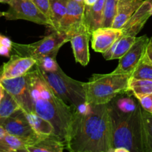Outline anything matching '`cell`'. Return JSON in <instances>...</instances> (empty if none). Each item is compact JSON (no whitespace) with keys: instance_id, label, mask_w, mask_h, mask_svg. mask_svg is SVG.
<instances>
[{"instance_id":"obj_3","label":"cell","mask_w":152,"mask_h":152,"mask_svg":"<svg viewBox=\"0 0 152 152\" xmlns=\"http://www.w3.org/2000/svg\"><path fill=\"white\" fill-rule=\"evenodd\" d=\"M108 105L112 125L113 148L122 147L129 152H144L140 104L132 113L121 112L112 102Z\"/></svg>"},{"instance_id":"obj_29","label":"cell","mask_w":152,"mask_h":152,"mask_svg":"<svg viewBox=\"0 0 152 152\" xmlns=\"http://www.w3.org/2000/svg\"><path fill=\"white\" fill-rule=\"evenodd\" d=\"M56 55H50L43 57L37 62L36 65L45 71H56L59 68L56 62Z\"/></svg>"},{"instance_id":"obj_14","label":"cell","mask_w":152,"mask_h":152,"mask_svg":"<svg viewBox=\"0 0 152 152\" xmlns=\"http://www.w3.org/2000/svg\"><path fill=\"white\" fill-rule=\"evenodd\" d=\"M122 35V28H114L112 27L98 28L93 31L91 35L92 48L95 52L104 53Z\"/></svg>"},{"instance_id":"obj_37","label":"cell","mask_w":152,"mask_h":152,"mask_svg":"<svg viewBox=\"0 0 152 152\" xmlns=\"http://www.w3.org/2000/svg\"><path fill=\"white\" fill-rule=\"evenodd\" d=\"M11 0H0V2H2V3H6V4H8L10 2Z\"/></svg>"},{"instance_id":"obj_5","label":"cell","mask_w":152,"mask_h":152,"mask_svg":"<svg viewBox=\"0 0 152 152\" xmlns=\"http://www.w3.org/2000/svg\"><path fill=\"white\" fill-rule=\"evenodd\" d=\"M39 68L49 86L67 105L76 109L86 102L84 83L69 77L60 67L56 71H45L39 67Z\"/></svg>"},{"instance_id":"obj_6","label":"cell","mask_w":152,"mask_h":152,"mask_svg":"<svg viewBox=\"0 0 152 152\" xmlns=\"http://www.w3.org/2000/svg\"><path fill=\"white\" fill-rule=\"evenodd\" d=\"M68 42L70 41L67 36L53 30L51 34L32 44L21 45L13 42L12 50L16 54L34 58L37 62L45 56H57L60 48Z\"/></svg>"},{"instance_id":"obj_27","label":"cell","mask_w":152,"mask_h":152,"mask_svg":"<svg viewBox=\"0 0 152 152\" xmlns=\"http://www.w3.org/2000/svg\"><path fill=\"white\" fill-rule=\"evenodd\" d=\"M132 78L152 80V65L147 59L145 54L136 69L132 73Z\"/></svg>"},{"instance_id":"obj_25","label":"cell","mask_w":152,"mask_h":152,"mask_svg":"<svg viewBox=\"0 0 152 152\" xmlns=\"http://www.w3.org/2000/svg\"><path fill=\"white\" fill-rule=\"evenodd\" d=\"M21 108L20 105L15 100L14 98L4 90V96L0 102V118L9 117Z\"/></svg>"},{"instance_id":"obj_26","label":"cell","mask_w":152,"mask_h":152,"mask_svg":"<svg viewBox=\"0 0 152 152\" xmlns=\"http://www.w3.org/2000/svg\"><path fill=\"white\" fill-rule=\"evenodd\" d=\"M126 94L119 95L111 100L114 106L123 113H132L137 108L138 104L130 96H126Z\"/></svg>"},{"instance_id":"obj_28","label":"cell","mask_w":152,"mask_h":152,"mask_svg":"<svg viewBox=\"0 0 152 152\" xmlns=\"http://www.w3.org/2000/svg\"><path fill=\"white\" fill-rule=\"evenodd\" d=\"M118 0H105L103 10V21L102 28L112 27L114 18L117 13V5Z\"/></svg>"},{"instance_id":"obj_7","label":"cell","mask_w":152,"mask_h":152,"mask_svg":"<svg viewBox=\"0 0 152 152\" xmlns=\"http://www.w3.org/2000/svg\"><path fill=\"white\" fill-rule=\"evenodd\" d=\"M4 17L7 20L24 19L51 28L49 19L37 8L32 0H11L8 10L4 12Z\"/></svg>"},{"instance_id":"obj_10","label":"cell","mask_w":152,"mask_h":152,"mask_svg":"<svg viewBox=\"0 0 152 152\" xmlns=\"http://www.w3.org/2000/svg\"><path fill=\"white\" fill-rule=\"evenodd\" d=\"M150 39L146 35L137 37L129 50L120 59L118 66L113 72L117 74H132L145 56Z\"/></svg>"},{"instance_id":"obj_19","label":"cell","mask_w":152,"mask_h":152,"mask_svg":"<svg viewBox=\"0 0 152 152\" xmlns=\"http://www.w3.org/2000/svg\"><path fill=\"white\" fill-rule=\"evenodd\" d=\"M137 37L122 35L106 51L102 53L106 60L120 59L136 41Z\"/></svg>"},{"instance_id":"obj_33","label":"cell","mask_w":152,"mask_h":152,"mask_svg":"<svg viewBox=\"0 0 152 152\" xmlns=\"http://www.w3.org/2000/svg\"><path fill=\"white\" fill-rule=\"evenodd\" d=\"M145 56L148 59L152 65V38L150 39V41L147 46L146 51H145Z\"/></svg>"},{"instance_id":"obj_11","label":"cell","mask_w":152,"mask_h":152,"mask_svg":"<svg viewBox=\"0 0 152 152\" xmlns=\"http://www.w3.org/2000/svg\"><path fill=\"white\" fill-rule=\"evenodd\" d=\"M0 83L4 90L14 98L24 111H34L26 74L16 78L1 80H0Z\"/></svg>"},{"instance_id":"obj_31","label":"cell","mask_w":152,"mask_h":152,"mask_svg":"<svg viewBox=\"0 0 152 152\" xmlns=\"http://www.w3.org/2000/svg\"><path fill=\"white\" fill-rule=\"evenodd\" d=\"M32 1L50 22V0H32Z\"/></svg>"},{"instance_id":"obj_38","label":"cell","mask_w":152,"mask_h":152,"mask_svg":"<svg viewBox=\"0 0 152 152\" xmlns=\"http://www.w3.org/2000/svg\"><path fill=\"white\" fill-rule=\"evenodd\" d=\"M75 1H77V2L80 3V4H85V2H84V0H75Z\"/></svg>"},{"instance_id":"obj_16","label":"cell","mask_w":152,"mask_h":152,"mask_svg":"<svg viewBox=\"0 0 152 152\" xmlns=\"http://www.w3.org/2000/svg\"><path fill=\"white\" fill-rule=\"evenodd\" d=\"M105 0H97L92 5L85 4V25L89 34L102 28Z\"/></svg>"},{"instance_id":"obj_30","label":"cell","mask_w":152,"mask_h":152,"mask_svg":"<svg viewBox=\"0 0 152 152\" xmlns=\"http://www.w3.org/2000/svg\"><path fill=\"white\" fill-rule=\"evenodd\" d=\"M13 42L7 37L0 34V55L10 57L12 50Z\"/></svg>"},{"instance_id":"obj_13","label":"cell","mask_w":152,"mask_h":152,"mask_svg":"<svg viewBox=\"0 0 152 152\" xmlns=\"http://www.w3.org/2000/svg\"><path fill=\"white\" fill-rule=\"evenodd\" d=\"M151 16H152V0H144L142 4L122 28L123 35L137 37Z\"/></svg>"},{"instance_id":"obj_39","label":"cell","mask_w":152,"mask_h":152,"mask_svg":"<svg viewBox=\"0 0 152 152\" xmlns=\"http://www.w3.org/2000/svg\"><path fill=\"white\" fill-rule=\"evenodd\" d=\"M1 16H4V12L0 11V17H1Z\"/></svg>"},{"instance_id":"obj_4","label":"cell","mask_w":152,"mask_h":152,"mask_svg":"<svg viewBox=\"0 0 152 152\" xmlns=\"http://www.w3.org/2000/svg\"><path fill=\"white\" fill-rule=\"evenodd\" d=\"M132 74H93L88 82L84 83L86 102L91 105H105L119 95L129 93Z\"/></svg>"},{"instance_id":"obj_22","label":"cell","mask_w":152,"mask_h":152,"mask_svg":"<svg viewBox=\"0 0 152 152\" xmlns=\"http://www.w3.org/2000/svg\"><path fill=\"white\" fill-rule=\"evenodd\" d=\"M68 0H50V22L51 28L57 31L67 12Z\"/></svg>"},{"instance_id":"obj_2","label":"cell","mask_w":152,"mask_h":152,"mask_svg":"<svg viewBox=\"0 0 152 152\" xmlns=\"http://www.w3.org/2000/svg\"><path fill=\"white\" fill-rule=\"evenodd\" d=\"M26 77L34 111L50 122L54 127L55 134L65 142L75 109L55 93L37 65L27 73Z\"/></svg>"},{"instance_id":"obj_17","label":"cell","mask_w":152,"mask_h":152,"mask_svg":"<svg viewBox=\"0 0 152 152\" xmlns=\"http://www.w3.org/2000/svg\"><path fill=\"white\" fill-rule=\"evenodd\" d=\"M144 0H118L112 28H122Z\"/></svg>"},{"instance_id":"obj_24","label":"cell","mask_w":152,"mask_h":152,"mask_svg":"<svg viewBox=\"0 0 152 152\" xmlns=\"http://www.w3.org/2000/svg\"><path fill=\"white\" fill-rule=\"evenodd\" d=\"M129 91L132 92L136 98L152 94V80L131 78Z\"/></svg>"},{"instance_id":"obj_34","label":"cell","mask_w":152,"mask_h":152,"mask_svg":"<svg viewBox=\"0 0 152 152\" xmlns=\"http://www.w3.org/2000/svg\"><path fill=\"white\" fill-rule=\"evenodd\" d=\"M4 88H3L2 85L0 83V102H1V99H2L3 96H4Z\"/></svg>"},{"instance_id":"obj_20","label":"cell","mask_w":152,"mask_h":152,"mask_svg":"<svg viewBox=\"0 0 152 152\" xmlns=\"http://www.w3.org/2000/svg\"><path fill=\"white\" fill-rule=\"evenodd\" d=\"M24 112L30 125L37 134L40 136H49V135L55 134L54 127L50 122L40 117L34 111L32 112L24 111Z\"/></svg>"},{"instance_id":"obj_8","label":"cell","mask_w":152,"mask_h":152,"mask_svg":"<svg viewBox=\"0 0 152 152\" xmlns=\"http://www.w3.org/2000/svg\"><path fill=\"white\" fill-rule=\"evenodd\" d=\"M0 125L8 134L25 140L28 146L37 142L41 137L32 129L22 108L9 117L0 118Z\"/></svg>"},{"instance_id":"obj_32","label":"cell","mask_w":152,"mask_h":152,"mask_svg":"<svg viewBox=\"0 0 152 152\" xmlns=\"http://www.w3.org/2000/svg\"><path fill=\"white\" fill-rule=\"evenodd\" d=\"M137 99L144 110L152 114V94L139 96Z\"/></svg>"},{"instance_id":"obj_9","label":"cell","mask_w":152,"mask_h":152,"mask_svg":"<svg viewBox=\"0 0 152 152\" xmlns=\"http://www.w3.org/2000/svg\"><path fill=\"white\" fill-rule=\"evenodd\" d=\"M88 31L85 25V4L75 0H68L67 12L59 25L57 31L69 39L73 36Z\"/></svg>"},{"instance_id":"obj_15","label":"cell","mask_w":152,"mask_h":152,"mask_svg":"<svg viewBox=\"0 0 152 152\" xmlns=\"http://www.w3.org/2000/svg\"><path fill=\"white\" fill-rule=\"evenodd\" d=\"M91 34L88 31L73 36L70 39L76 62L83 66L88 65L90 61L89 40Z\"/></svg>"},{"instance_id":"obj_12","label":"cell","mask_w":152,"mask_h":152,"mask_svg":"<svg viewBox=\"0 0 152 152\" xmlns=\"http://www.w3.org/2000/svg\"><path fill=\"white\" fill-rule=\"evenodd\" d=\"M36 64L37 60L34 58L14 53L10 56L8 62L0 66V80L25 75Z\"/></svg>"},{"instance_id":"obj_36","label":"cell","mask_w":152,"mask_h":152,"mask_svg":"<svg viewBox=\"0 0 152 152\" xmlns=\"http://www.w3.org/2000/svg\"><path fill=\"white\" fill-rule=\"evenodd\" d=\"M6 133H7V132H6L5 129H4V128H3L2 126L0 125V137H1L2 136H4Z\"/></svg>"},{"instance_id":"obj_18","label":"cell","mask_w":152,"mask_h":152,"mask_svg":"<svg viewBox=\"0 0 152 152\" xmlns=\"http://www.w3.org/2000/svg\"><path fill=\"white\" fill-rule=\"evenodd\" d=\"M65 149V142L55 134L41 136L37 142L27 146L28 152H62Z\"/></svg>"},{"instance_id":"obj_23","label":"cell","mask_w":152,"mask_h":152,"mask_svg":"<svg viewBox=\"0 0 152 152\" xmlns=\"http://www.w3.org/2000/svg\"><path fill=\"white\" fill-rule=\"evenodd\" d=\"M144 152H152V114L141 108Z\"/></svg>"},{"instance_id":"obj_21","label":"cell","mask_w":152,"mask_h":152,"mask_svg":"<svg viewBox=\"0 0 152 152\" xmlns=\"http://www.w3.org/2000/svg\"><path fill=\"white\" fill-rule=\"evenodd\" d=\"M27 146L28 143L25 140L7 132L0 137V152H28Z\"/></svg>"},{"instance_id":"obj_1","label":"cell","mask_w":152,"mask_h":152,"mask_svg":"<svg viewBox=\"0 0 152 152\" xmlns=\"http://www.w3.org/2000/svg\"><path fill=\"white\" fill-rule=\"evenodd\" d=\"M65 144L71 152H110L113 137L108 104L91 105L86 114L75 109Z\"/></svg>"},{"instance_id":"obj_35","label":"cell","mask_w":152,"mask_h":152,"mask_svg":"<svg viewBox=\"0 0 152 152\" xmlns=\"http://www.w3.org/2000/svg\"><path fill=\"white\" fill-rule=\"evenodd\" d=\"M97 0H84V2L86 5H92L94 4Z\"/></svg>"}]
</instances>
